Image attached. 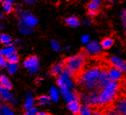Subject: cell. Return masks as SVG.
<instances>
[{
    "mask_svg": "<svg viewBox=\"0 0 126 115\" xmlns=\"http://www.w3.org/2000/svg\"><path fill=\"white\" fill-rule=\"evenodd\" d=\"M90 61V54L85 47H82L77 55L67 57L61 62L63 68V74L75 80L77 77L81 75Z\"/></svg>",
    "mask_w": 126,
    "mask_h": 115,
    "instance_id": "6da1fadb",
    "label": "cell"
},
{
    "mask_svg": "<svg viewBox=\"0 0 126 115\" xmlns=\"http://www.w3.org/2000/svg\"><path fill=\"white\" fill-rule=\"evenodd\" d=\"M106 65H107V68H106L107 72L108 73L109 76L111 79V81L119 82V81H120V80L125 78V74L124 73V72H122L121 70H120V69H118L115 67L110 66L108 65V64H106Z\"/></svg>",
    "mask_w": 126,
    "mask_h": 115,
    "instance_id": "7a4b0ae2",
    "label": "cell"
},
{
    "mask_svg": "<svg viewBox=\"0 0 126 115\" xmlns=\"http://www.w3.org/2000/svg\"><path fill=\"white\" fill-rule=\"evenodd\" d=\"M38 59L36 56H29L24 61L23 65L25 67L29 69L32 73H36L38 70Z\"/></svg>",
    "mask_w": 126,
    "mask_h": 115,
    "instance_id": "3957f363",
    "label": "cell"
},
{
    "mask_svg": "<svg viewBox=\"0 0 126 115\" xmlns=\"http://www.w3.org/2000/svg\"><path fill=\"white\" fill-rule=\"evenodd\" d=\"M85 49H86L88 53L90 54V58L99 57V56L103 53V52H102V50H101V47L97 42H91L90 43L87 45Z\"/></svg>",
    "mask_w": 126,
    "mask_h": 115,
    "instance_id": "277c9868",
    "label": "cell"
},
{
    "mask_svg": "<svg viewBox=\"0 0 126 115\" xmlns=\"http://www.w3.org/2000/svg\"><path fill=\"white\" fill-rule=\"evenodd\" d=\"M87 10H88V15L91 17H94L96 16H98L100 13V6H99L98 2H96L93 0L86 5Z\"/></svg>",
    "mask_w": 126,
    "mask_h": 115,
    "instance_id": "5b68a950",
    "label": "cell"
},
{
    "mask_svg": "<svg viewBox=\"0 0 126 115\" xmlns=\"http://www.w3.org/2000/svg\"><path fill=\"white\" fill-rule=\"evenodd\" d=\"M81 103L77 100H72L68 103V109L73 115H81Z\"/></svg>",
    "mask_w": 126,
    "mask_h": 115,
    "instance_id": "8992f818",
    "label": "cell"
},
{
    "mask_svg": "<svg viewBox=\"0 0 126 115\" xmlns=\"http://www.w3.org/2000/svg\"><path fill=\"white\" fill-rule=\"evenodd\" d=\"M63 74V68L62 63H58V64H54L51 65L50 70V74L53 77L59 78L62 74Z\"/></svg>",
    "mask_w": 126,
    "mask_h": 115,
    "instance_id": "52a82bcc",
    "label": "cell"
},
{
    "mask_svg": "<svg viewBox=\"0 0 126 115\" xmlns=\"http://www.w3.org/2000/svg\"><path fill=\"white\" fill-rule=\"evenodd\" d=\"M0 87L4 88L6 90L12 89V83L7 76L0 75Z\"/></svg>",
    "mask_w": 126,
    "mask_h": 115,
    "instance_id": "ba28073f",
    "label": "cell"
},
{
    "mask_svg": "<svg viewBox=\"0 0 126 115\" xmlns=\"http://www.w3.org/2000/svg\"><path fill=\"white\" fill-rule=\"evenodd\" d=\"M12 99V93L4 88L0 87V100L2 101H10Z\"/></svg>",
    "mask_w": 126,
    "mask_h": 115,
    "instance_id": "9c48e42d",
    "label": "cell"
},
{
    "mask_svg": "<svg viewBox=\"0 0 126 115\" xmlns=\"http://www.w3.org/2000/svg\"><path fill=\"white\" fill-rule=\"evenodd\" d=\"M22 19H23V23L25 24V25H29V26L35 25H37V20L34 17H33L32 15L25 16V17H24Z\"/></svg>",
    "mask_w": 126,
    "mask_h": 115,
    "instance_id": "30bf717a",
    "label": "cell"
},
{
    "mask_svg": "<svg viewBox=\"0 0 126 115\" xmlns=\"http://www.w3.org/2000/svg\"><path fill=\"white\" fill-rule=\"evenodd\" d=\"M64 22H65L67 25L71 26V27H74V28L80 25V21L76 17H71L68 18V19H65L64 20Z\"/></svg>",
    "mask_w": 126,
    "mask_h": 115,
    "instance_id": "8fae6325",
    "label": "cell"
},
{
    "mask_svg": "<svg viewBox=\"0 0 126 115\" xmlns=\"http://www.w3.org/2000/svg\"><path fill=\"white\" fill-rule=\"evenodd\" d=\"M114 44V40L111 38H104L100 42V45L104 49H109Z\"/></svg>",
    "mask_w": 126,
    "mask_h": 115,
    "instance_id": "7c38bea8",
    "label": "cell"
},
{
    "mask_svg": "<svg viewBox=\"0 0 126 115\" xmlns=\"http://www.w3.org/2000/svg\"><path fill=\"white\" fill-rule=\"evenodd\" d=\"M0 109L3 115H14V112L10 105H2L0 106Z\"/></svg>",
    "mask_w": 126,
    "mask_h": 115,
    "instance_id": "4fadbf2b",
    "label": "cell"
},
{
    "mask_svg": "<svg viewBox=\"0 0 126 115\" xmlns=\"http://www.w3.org/2000/svg\"><path fill=\"white\" fill-rule=\"evenodd\" d=\"M37 100H38L39 105H48V104L51 103V99H50V97L48 96H46V95L37 96Z\"/></svg>",
    "mask_w": 126,
    "mask_h": 115,
    "instance_id": "5bb4252c",
    "label": "cell"
},
{
    "mask_svg": "<svg viewBox=\"0 0 126 115\" xmlns=\"http://www.w3.org/2000/svg\"><path fill=\"white\" fill-rule=\"evenodd\" d=\"M12 39L11 38V37L6 34H2L0 35V42H1V43L4 44L6 47L10 46V43L12 42Z\"/></svg>",
    "mask_w": 126,
    "mask_h": 115,
    "instance_id": "9a60e30c",
    "label": "cell"
},
{
    "mask_svg": "<svg viewBox=\"0 0 126 115\" xmlns=\"http://www.w3.org/2000/svg\"><path fill=\"white\" fill-rule=\"evenodd\" d=\"M6 61L8 64H16L18 61H19V56L16 54V52L13 53V54L10 55V56H7L6 57Z\"/></svg>",
    "mask_w": 126,
    "mask_h": 115,
    "instance_id": "2e32d148",
    "label": "cell"
},
{
    "mask_svg": "<svg viewBox=\"0 0 126 115\" xmlns=\"http://www.w3.org/2000/svg\"><path fill=\"white\" fill-rule=\"evenodd\" d=\"M20 31L23 34H30L33 31V29L29 27V25H25V24L21 23L20 25Z\"/></svg>",
    "mask_w": 126,
    "mask_h": 115,
    "instance_id": "e0dca14e",
    "label": "cell"
},
{
    "mask_svg": "<svg viewBox=\"0 0 126 115\" xmlns=\"http://www.w3.org/2000/svg\"><path fill=\"white\" fill-rule=\"evenodd\" d=\"M16 52V48L14 47H10L8 48H6V49H2L0 51V53L2 56H5V57H7V56H10L13 54V53Z\"/></svg>",
    "mask_w": 126,
    "mask_h": 115,
    "instance_id": "ac0fdd59",
    "label": "cell"
},
{
    "mask_svg": "<svg viewBox=\"0 0 126 115\" xmlns=\"http://www.w3.org/2000/svg\"><path fill=\"white\" fill-rule=\"evenodd\" d=\"M2 7H3V10L5 11V12L9 14L12 12L14 11V8L12 7V5L10 3H7V2H2Z\"/></svg>",
    "mask_w": 126,
    "mask_h": 115,
    "instance_id": "d6986e66",
    "label": "cell"
},
{
    "mask_svg": "<svg viewBox=\"0 0 126 115\" xmlns=\"http://www.w3.org/2000/svg\"><path fill=\"white\" fill-rule=\"evenodd\" d=\"M7 72L9 73V74L11 75H12V74H14L16 73V71L17 69V65L16 64H9L8 65H7Z\"/></svg>",
    "mask_w": 126,
    "mask_h": 115,
    "instance_id": "ffe728a7",
    "label": "cell"
},
{
    "mask_svg": "<svg viewBox=\"0 0 126 115\" xmlns=\"http://www.w3.org/2000/svg\"><path fill=\"white\" fill-rule=\"evenodd\" d=\"M50 96H51V97L50 99L53 100L54 101H56L58 99V91L55 89V87H52L51 89H50Z\"/></svg>",
    "mask_w": 126,
    "mask_h": 115,
    "instance_id": "44dd1931",
    "label": "cell"
},
{
    "mask_svg": "<svg viewBox=\"0 0 126 115\" xmlns=\"http://www.w3.org/2000/svg\"><path fill=\"white\" fill-rule=\"evenodd\" d=\"M64 96V98L65 100L68 101V102H70L72 100H74V97H73V94L70 92H67L63 94Z\"/></svg>",
    "mask_w": 126,
    "mask_h": 115,
    "instance_id": "7402d4cb",
    "label": "cell"
},
{
    "mask_svg": "<svg viewBox=\"0 0 126 115\" xmlns=\"http://www.w3.org/2000/svg\"><path fill=\"white\" fill-rule=\"evenodd\" d=\"M37 112V108H29L25 112V115H36Z\"/></svg>",
    "mask_w": 126,
    "mask_h": 115,
    "instance_id": "603a6c76",
    "label": "cell"
},
{
    "mask_svg": "<svg viewBox=\"0 0 126 115\" xmlns=\"http://www.w3.org/2000/svg\"><path fill=\"white\" fill-rule=\"evenodd\" d=\"M90 114H91L90 109L88 108L87 106H85V105L81 106V115H90Z\"/></svg>",
    "mask_w": 126,
    "mask_h": 115,
    "instance_id": "cb8c5ba5",
    "label": "cell"
},
{
    "mask_svg": "<svg viewBox=\"0 0 126 115\" xmlns=\"http://www.w3.org/2000/svg\"><path fill=\"white\" fill-rule=\"evenodd\" d=\"M33 103H34V99L31 98L30 96H28V99L26 100V104H25V107L26 108H30L33 105Z\"/></svg>",
    "mask_w": 126,
    "mask_h": 115,
    "instance_id": "d4e9b609",
    "label": "cell"
},
{
    "mask_svg": "<svg viewBox=\"0 0 126 115\" xmlns=\"http://www.w3.org/2000/svg\"><path fill=\"white\" fill-rule=\"evenodd\" d=\"M90 115H103V114H102L100 109H99L98 107H96V108H94V109H91Z\"/></svg>",
    "mask_w": 126,
    "mask_h": 115,
    "instance_id": "484cf974",
    "label": "cell"
},
{
    "mask_svg": "<svg viewBox=\"0 0 126 115\" xmlns=\"http://www.w3.org/2000/svg\"><path fill=\"white\" fill-rule=\"evenodd\" d=\"M6 65H7L6 59H5L3 56H2L1 53H0V67L3 68V67L6 66Z\"/></svg>",
    "mask_w": 126,
    "mask_h": 115,
    "instance_id": "4316f807",
    "label": "cell"
},
{
    "mask_svg": "<svg viewBox=\"0 0 126 115\" xmlns=\"http://www.w3.org/2000/svg\"><path fill=\"white\" fill-rule=\"evenodd\" d=\"M52 46L54 47V49H55V50H59V49H60V46H59L58 42H56V41H53L52 42Z\"/></svg>",
    "mask_w": 126,
    "mask_h": 115,
    "instance_id": "83f0119b",
    "label": "cell"
},
{
    "mask_svg": "<svg viewBox=\"0 0 126 115\" xmlns=\"http://www.w3.org/2000/svg\"><path fill=\"white\" fill-rule=\"evenodd\" d=\"M90 41V37L88 35H85L82 38V42H88Z\"/></svg>",
    "mask_w": 126,
    "mask_h": 115,
    "instance_id": "f1b7e54d",
    "label": "cell"
},
{
    "mask_svg": "<svg viewBox=\"0 0 126 115\" xmlns=\"http://www.w3.org/2000/svg\"><path fill=\"white\" fill-rule=\"evenodd\" d=\"M121 16H122V20H123V22H124V25L125 26V10H123Z\"/></svg>",
    "mask_w": 126,
    "mask_h": 115,
    "instance_id": "f546056e",
    "label": "cell"
},
{
    "mask_svg": "<svg viewBox=\"0 0 126 115\" xmlns=\"http://www.w3.org/2000/svg\"><path fill=\"white\" fill-rule=\"evenodd\" d=\"M36 115H53L50 113H43V112H39V113H37Z\"/></svg>",
    "mask_w": 126,
    "mask_h": 115,
    "instance_id": "4dcf8cb0",
    "label": "cell"
},
{
    "mask_svg": "<svg viewBox=\"0 0 126 115\" xmlns=\"http://www.w3.org/2000/svg\"><path fill=\"white\" fill-rule=\"evenodd\" d=\"M3 1V2H7V3H10V4H12L14 2V0H2Z\"/></svg>",
    "mask_w": 126,
    "mask_h": 115,
    "instance_id": "1f68e13d",
    "label": "cell"
},
{
    "mask_svg": "<svg viewBox=\"0 0 126 115\" xmlns=\"http://www.w3.org/2000/svg\"><path fill=\"white\" fill-rule=\"evenodd\" d=\"M24 1L28 4H33L34 2V0H24Z\"/></svg>",
    "mask_w": 126,
    "mask_h": 115,
    "instance_id": "d6a6232c",
    "label": "cell"
},
{
    "mask_svg": "<svg viewBox=\"0 0 126 115\" xmlns=\"http://www.w3.org/2000/svg\"><path fill=\"white\" fill-rule=\"evenodd\" d=\"M3 18H4L3 15H2V14H0V20H1V19H3Z\"/></svg>",
    "mask_w": 126,
    "mask_h": 115,
    "instance_id": "836d02e7",
    "label": "cell"
},
{
    "mask_svg": "<svg viewBox=\"0 0 126 115\" xmlns=\"http://www.w3.org/2000/svg\"><path fill=\"white\" fill-rule=\"evenodd\" d=\"M105 1H111H111H114V0H105Z\"/></svg>",
    "mask_w": 126,
    "mask_h": 115,
    "instance_id": "e575fe53",
    "label": "cell"
},
{
    "mask_svg": "<svg viewBox=\"0 0 126 115\" xmlns=\"http://www.w3.org/2000/svg\"><path fill=\"white\" fill-rule=\"evenodd\" d=\"M2 28H3V27H2V25H0V29H2Z\"/></svg>",
    "mask_w": 126,
    "mask_h": 115,
    "instance_id": "d590c367",
    "label": "cell"
},
{
    "mask_svg": "<svg viewBox=\"0 0 126 115\" xmlns=\"http://www.w3.org/2000/svg\"><path fill=\"white\" fill-rule=\"evenodd\" d=\"M2 2V0H0V2Z\"/></svg>",
    "mask_w": 126,
    "mask_h": 115,
    "instance_id": "8d00e7d4",
    "label": "cell"
},
{
    "mask_svg": "<svg viewBox=\"0 0 126 115\" xmlns=\"http://www.w3.org/2000/svg\"><path fill=\"white\" fill-rule=\"evenodd\" d=\"M68 1H70V0H68Z\"/></svg>",
    "mask_w": 126,
    "mask_h": 115,
    "instance_id": "74e56055",
    "label": "cell"
}]
</instances>
